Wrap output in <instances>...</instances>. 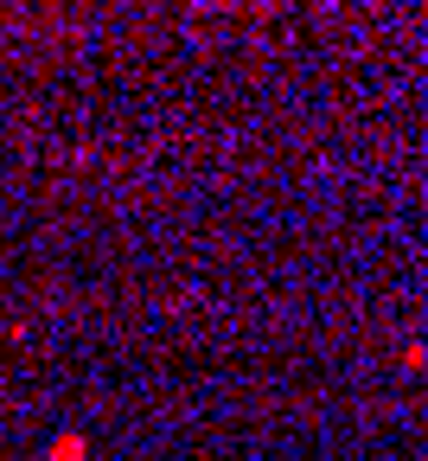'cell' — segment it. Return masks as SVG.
<instances>
[{
  "mask_svg": "<svg viewBox=\"0 0 428 461\" xmlns=\"http://www.w3.org/2000/svg\"><path fill=\"white\" fill-rule=\"evenodd\" d=\"M84 455H90V442H84L77 429H71V436H58V442H51V461H84Z\"/></svg>",
  "mask_w": 428,
  "mask_h": 461,
  "instance_id": "1",
  "label": "cell"
}]
</instances>
